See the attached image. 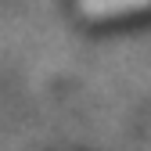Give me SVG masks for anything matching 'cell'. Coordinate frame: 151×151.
<instances>
[{
    "label": "cell",
    "mask_w": 151,
    "mask_h": 151,
    "mask_svg": "<svg viewBox=\"0 0 151 151\" xmlns=\"http://www.w3.org/2000/svg\"><path fill=\"white\" fill-rule=\"evenodd\" d=\"M151 7V0H83L86 14H122V11H140Z\"/></svg>",
    "instance_id": "cell-1"
}]
</instances>
